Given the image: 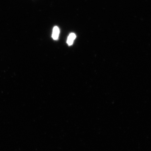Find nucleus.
<instances>
[{
  "instance_id": "nucleus-1",
  "label": "nucleus",
  "mask_w": 151,
  "mask_h": 151,
  "mask_svg": "<svg viewBox=\"0 0 151 151\" xmlns=\"http://www.w3.org/2000/svg\"><path fill=\"white\" fill-rule=\"evenodd\" d=\"M60 30L58 27H55L53 29L52 33V37L54 40H57L59 37Z\"/></svg>"
},
{
  "instance_id": "nucleus-2",
  "label": "nucleus",
  "mask_w": 151,
  "mask_h": 151,
  "mask_svg": "<svg viewBox=\"0 0 151 151\" xmlns=\"http://www.w3.org/2000/svg\"><path fill=\"white\" fill-rule=\"evenodd\" d=\"M76 35L74 33H70L68 37L67 42L68 45H71L73 44V41L75 39Z\"/></svg>"
}]
</instances>
